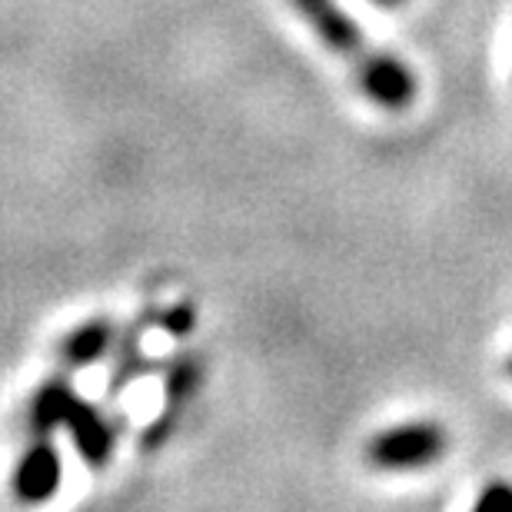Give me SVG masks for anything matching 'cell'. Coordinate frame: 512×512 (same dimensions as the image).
Listing matches in <instances>:
<instances>
[{
    "label": "cell",
    "instance_id": "1",
    "mask_svg": "<svg viewBox=\"0 0 512 512\" xmlns=\"http://www.w3.org/2000/svg\"><path fill=\"white\" fill-rule=\"evenodd\" d=\"M446 449L449 436L443 426L433 419H413L376 433L366 446V463L383 473H416V469L436 466Z\"/></svg>",
    "mask_w": 512,
    "mask_h": 512
},
{
    "label": "cell",
    "instance_id": "2",
    "mask_svg": "<svg viewBox=\"0 0 512 512\" xmlns=\"http://www.w3.org/2000/svg\"><path fill=\"white\" fill-rule=\"evenodd\" d=\"M203 376H207V363L197 350H180L163 370V409L153 416V423L140 433L143 453H157L170 443V436L177 433L183 413L193 403V396L200 393Z\"/></svg>",
    "mask_w": 512,
    "mask_h": 512
},
{
    "label": "cell",
    "instance_id": "3",
    "mask_svg": "<svg viewBox=\"0 0 512 512\" xmlns=\"http://www.w3.org/2000/svg\"><path fill=\"white\" fill-rule=\"evenodd\" d=\"M356 80L360 90L373 100L376 107L389 110V114H403L406 107H413L416 100V74L409 70L403 60L386 54V50H373L363 64H356Z\"/></svg>",
    "mask_w": 512,
    "mask_h": 512
},
{
    "label": "cell",
    "instance_id": "4",
    "mask_svg": "<svg viewBox=\"0 0 512 512\" xmlns=\"http://www.w3.org/2000/svg\"><path fill=\"white\" fill-rule=\"evenodd\" d=\"M293 7L300 10L306 24L313 27V34L320 37L323 47H330L336 57H343L346 64H363L373 54V47H366V37L360 24L336 7V0H293Z\"/></svg>",
    "mask_w": 512,
    "mask_h": 512
},
{
    "label": "cell",
    "instance_id": "5",
    "mask_svg": "<svg viewBox=\"0 0 512 512\" xmlns=\"http://www.w3.org/2000/svg\"><path fill=\"white\" fill-rule=\"evenodd\" d=\"M64 476V459L54 439L44 433H34V443H27L24 456L14 469V496L24 506H40L60 489Z\"/></svg>",
    "mask_w": 512,
    "mask_h": 512
},
{
    "label": "cell",
    "instance_id": "6",
    "mask_svg": "<svg viewBox=\"0 0 512 512\" xmlns=\"http://www.w3.org/2000/svg\"><path fill=\"white\" fill-rule=\"evenodd\" d=\"M64 429L90 469H104L110 463V456L117 449V423L100 406L87 403L84 396H74V403H70L64 416Z\"/></svg>",
    "mask_w": 512,
    "mask_h": 512
},
{
    "label": "cell",
    "instance_id": "7",
    "mask_svg": "<svg viewBox=\"0 0 512 512\" xmlns=\"http://www.w3.org/2000/svg\"><path fill=\"white\" fill-rule=\"evenodd\" d=\"M160 323V310L157 306H147L137 320L127 326L124 340L117 343V353H114V373H110V383H107V399H117L124 396L127 389L147 373V356H143V336H147L150 326Z\"/></svg>",
    "mask_w": 512,
    "mask_h": 512
},
{
    "label": "cell",
    "instance_id": "8",
    "mask_svg": "<svg viewBox=\"0 0 512 512\" xmlns=\"http://www.w3.org/2000/svg\"><path fill=\"white\" fill-rule=\"evenodd\" d=\"M117 350V323L107 316H94V320L80 323L74 333H67V340L60 343V360L70 370H87L107 360Z\"/></svg>",
    "mask_w": 512,
    "mask_h": 512
},
{
    "label": "cell",
    "instance_id": "9",
    "mask_svg": "<svg viewBox=\"0 0 512 512\" xmlns=\"http://www.w3.org/2000/svg\"><path fill=\"white\" fill-rule=\"evenodd\" d=\"M77 389L70 386L64 376H50V380L44 383L34 393V399H30L27 406V426L30 433H44V436H54L60 426H64V416L70 403H74Z\"/></svg>",
    "mask_w": 512,
    "mask_h": 512
},
{
    "label": "cell",
    "instance_id": "10",
    "mask_svg": "<svg viewBox=\"0 0 512 512\" xmlns=\"http://www.w3.org/2000/svg\"><path fill=\"white\" fill-rule=\"evenodd\" d=\"M170 336H190L193 326H197V306H193L190 300H180L173 303L170 310H160V323Z\"/></svg>",
    "mask_w": 512,
    "mask_h": 512
},
{
    "label": "cell",
    "instance_id": "11",
    "mask_svg": "<svg viewBox=\"0 0 512 512\" xmlns=\"http://www.w3.org/2000/svg\"><path fill=\"white\" fill-rule=\"evenodd\" d=\"M479 512H512V483L506 479H493L483 493L476 496Z\"/></svg>",
    "mask_w": 512,
    "mask_h": 512
},
{
    "label": "cell",
    "instance_id": "12",
    "mask_svg": "<svg viewBox=\"0 0 512 512\" xmlns=\"http://www.w3.org/2000/svg\"><path fill=\"white\" fill-rule=\"evenodd\" d=\"M373 4H380V7H389V10H393V7H403L406 0H373Z\"/></svg>",
    "mask_w": 512,
    "mask_h": 512
},
{
    "label": "cell",
    "instance_id": "13",
    "mask_svg": "<svg viewBox=\"0 0 512 512\" xmlns=\"http://www.w3.org/2000/svg\"><path fill=\"white\" fill-rule=\"evenodd\" d=\"M503 370H506V376H509V380H512V356H509V360H506V366H503Z\"/></svg>",
    "mask_w": 512,
    "mask_h": 512
}]
</instances>
